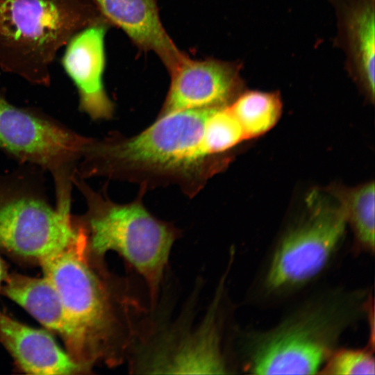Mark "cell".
<instances>
[{"instance_id":"1","label":"cell","mask_w":375,"mask_h":375,"mask_svg":"<svg viewBox=\"0 0 375 375\" xmlns=\"http://www.w3.org/2000/svg\"><path fill=\"white\" fill-rule=\"evenodd\" d=\"M212 110H185L158 117L132 137H88L76 174L83 179L103 176L134 182L144 191L174 184L192 197L219 164V156L207 151L203 139Z\"/></svg>"},{"instance_id":"2","label":"cell","mask_w":375,"mask_h":375,"mask_svg":"<svg viewBox=\"0 0 375 375\" xmlns=\"http://www.w3.org/2000/svg\"><path fill=\"white\" fill-rule=\"evenodd\" d=\"M44 276L58 291L81 347L88 371L97 363L112 367L131 353L141 334L145 311L125 283L92 256L78 226L63 248L42 259Z\"/></svg>"},{"instance_id":"3","label":"cell","mask_w":375,"mask_h":375,"mask_svg":"<svg viewBox=\"0 0 375 375\" xmlns=\"http://www.w3.org/2000/svg\"><path fill=\"white\" fill-rule=\"evenodd\" d=\"M74 185L85 199L87 210L75 215L92 255L103 258L107 251L118 253L143 277L153 308L157 303L173 244L180 231L153 216L141 199L125 204L112 202L75 174Z\"/></svg>"},{"instance_id":"4","label":"cell","mask_w":375,"mask_h":375,"mask_svg":"<svg viewBox=\"0 0 375 375\" xmlns=\"http://www.w3.org/2000/svg\"><path fill=\"white\" fill-rule=\"evenodd\" d=\"M102 20L92 0H0V69L49 86L58 51Z\"/></svg>"},{"instance_id":"5","label":"cell","mask_w":375,"mask_h":375,"mask_svg":"<svg viewBox=\"0 0 375 375\" xmlns=\"http://www.w3.org/2000/svg\"><path fill=\"white\" fill-rule=\"evenodd\" d=\"M44 171L22 165L0 174V251L39 264L76 235L74 215L52 205Z\"/></svg>"},{"instance_id":"6","label":"cell","mask_w":375,"mask_h":375,"mask_svg":"<svg viewBox=\"0 0 375 375\" xmlns=\"http://www.w3.org/2000/svg\"><path fill=\"white\" fill-rule=\"evenodd\" d=\"M88 138L40 110L12 104L0 90V150L22 165L48 172L56 198L72 196Z\"/></svg>"},{"instance_id":"7","label":"cell","mask_w":375,"mask_h":375,"mask_svg":"<svg viewBox=\"0 0 375 375\" xmlns=\"http://www.w3.org/2000/svg\"><path fill=\"white\" fill-rule=\"evenodd\" d=\"M309 203L308 218L288 233L275 251L266 276L270 290L298 285L315 276L344 234L347 219L342 201L313 194Z\"/></svg>"},{"instance_id":"8","label":"cell","mask_w":375,"mask_h":375,"mask_svg":"<svg viewBox=\"0 0 375 375\" xmlns=\"http://www.w3.org/2000/svg\"><path fill=\"white\" fill-rule=\"evenodd\" d=\"M332 312L311 311L263 335L251 358L255 374H313L333 352L339 332Z\"/></svg>"},{"instance_id":"9","label":"cell","mask_w":375,"mask_h":375,"mask_svg":"<svg viewBox=\"0 0 375 375\" xmlns=\"http://www.w3.org/2000/svg\"><path fill=\"white\" fill-rule=\"evenodd\" d=\"M241 64L188 56L169 75L168 93L158 117L185 110L229 106L240 94Z\"/></svg>"},{"instance_id":"10","label":"cell","mask_w":375,"mask_h":375,"mask_svg":"<svg viewBox=\"0 0 375 375\" xmlns=\"http://www.w3.org/2000/svg\"><path fill=\"white\" fill-rule=\"evenodd\" d=\"M110 24L102 20L77 32L65 45L61 65L76 86L78 107L92 119H109L114 104L103 84L105 37Z\"/></svg>"},{"instance_id":"11","label":"cell","mask_w":375,"mask_h":375,"mask_svg":"<svg viewBox=\"0 0 375 375\" xmlns=\"http://www.w3.org/2000/svg\"><path fill=\"white\" fill-rule=\"evenodd\" d=\"M92 1L110 26L123 31L140 51L155 53L169 74L188 56L165 29L157 0Z\"/></svg>"},{"instance_id":"12","label":"cell","mask_w":375,"mask_h":375,"mask_svg":"<svg viewBox=\"0 0 375 375\" xmlns=\"http://www.w3.org/2000/svg\"><path fill=\"white\" fill-rule=\"evenodd\" d=\"M335 7L337 42L346 55V66L367 96L374 97V0H329Z\"/></svg>"},{"instance_id":"13","label":"cell","mask_w":375,"mask_h":375,"mask_svg":"<svg viewBox=\"0 0 375 375\" xmlns=\"http://www.w3.org/2000/svg\"><path fill=\"white\" fill-rule=\"evenodd\" d=\"M0 292L12 300L63 340L67 353L85 372L78 339L60 297L48 278L8 274Z\"/></svg>"},{"instance_id":"14","label":"cell","mask_w":375,"mask_h":375,"mask_svg":"<svg viewBox=\"0 0 375 375\" xmlns=\"http://www.w3.org/2000/svg\"><path fill=\"white\" fill-rule=\"evenodd\" d=\"M0 342L25 373L37 375L85 373L48 332L22 324L1 310Z\"/></svg>"},{"instance_id":"15","label":"cell","mask_w":375,"mask_h":375,"mask_svg":"<svg viewBox=\"0 0 375 375\" xmlns=\"http://www.w3.org/2000/svg\"><path fill=\"white\" fill-rule=\"evenodd\" d=\"M278 93L248 91L240 93L229 108L240 122L246 139L260 136L271 129L281 113Z\"/></svg>"},{"instance_id":"16","label":"cell","mask_w":375,"mask_h":375,"mask_svg":"<svg viewBox=\"0 0 375 375\" xmlns=\"http://www.w3.org/2000/svg\"><path fill=\"white\" fill-rule=\"evenodd\" d=\"M374 183L360 186L342 199L347 221L353 226L361 245L374 249Z\"/></svg>"},{"instance_id":"17","label":"cell","mask_w":375,"mask_h":375,"mask_svg":"<svg viewBox=\"0 0 375 375\" xmlns=\"http://www.w3.org/2000/svg\"><path fill=\"white\" fill-rule=\"evenodd\" d=\"M207 151L219 156L246 140L242 128L229 106L212 109L207 117L204 130Z\"/></svg>"},{"instance_id":"18","label":"cell","mask_w":375,"mask_h":375,"mask_svg":"<svg viewBox=\"0 0 375 375\" xmlns=\"http://www.w3.org/2000/svg\"><path fill=\"white\" fill-rule=\"evenodd\" d=\"M323 374H374L375 362L367 349H340L332 352L323 365Z\"/></svg>"},{"instance_id":"19","label":"cell","mask_w":375,"mask_h":375,"mask_svg":"<svg viewBox=\"0 0 375 375\" xmlns=\"http://www.w3.org/2000/svg\"><path fill=\"white\" fill-rule=\"evenodd\" d=\"M8 274L7 265L0 258V289Z\"/></svg>"}]
</instances>
